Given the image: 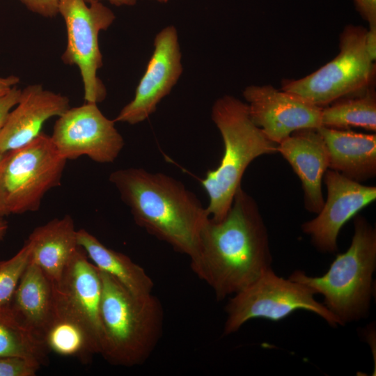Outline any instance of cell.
I'll list each match as a JSON object with an SVG mask.
<instances>
[{
    "label": "cell",
    "instance_id": "cell-34",
    "mask_svg": "<svg viewBox=\"0 0 376 376\" xmlns=\"http://www.w3.org/2000/svg\"><path fill=\"white\" fill-rule=\"evenodd\" d=\"M159 3H166L169 0H155Z\"/></svg>",
    "mask_w": 376,
    "mask_h": 376
},
{
    "label": "cell",
    "instance_id": "cell-29",
    "mask_svg": "<svg viewBox=\"0 0 376 376\" xmlns=\"http://www.w3.org/2000/svg\"><path fill=\"white\" fill-rule=\"evenodd\" d=\"M366 47L370 58L375 61L376 59V27L367 29L366 36Z\"/></svg>",
    "mask_w": 376,
    "mask_h": 376
},
{
    "label": "cell",
    "instance_id": "cell-11",
    "mask_svg": "<svg viewBox=\"0 0 376 376\" xmlns=\"http://www.w3.org/2000/svg\"><path fill=\"white\" fill-rule=\"evenodd\" d=\"M153 46L134 98L120 111L115 122L136 125L145 121L179 80L183 67L176 28L169 25L159 31L155 37Z\"/></svg>",
    "mask_w": 376,
    "mask_h": 376
},
{
    "label": "cell",
    "instance_id": "cell-18",
    "mask_svg": "<svg viewBox=\"0 0 376 376\" xmlns=\"http://www.w3.org/2000/svg\"><path fill=\"white\" fill-rule=\"evenodd\" d=\"M26 241L30 261L38 265L53 283H58L79 249L77 230L71 216L56 218L36 227Z\"/></svg>",
    "mask_w": 376,
    "mask_h": 376
},
{
    "label": "cell",
    "instance_id": "cell-9",
    "mask_svg": "<svg viewBox=\"0 0 376 376\" xmlns=\"http://www.w3.org/2000/svg\"><path fill=\"white\" fill-rule=\"evenodd\" d=\"M60 14L65 24L67 44L61 60L76 65L80 72L85 102L98 104L107 96V89L97 76L103 65L99 36L114 22L113 12L100 1L60 0Z\"/></svg>",
    "mask_w": 376,
    "mask_h": 376
},
{
    "label": "cell",
    "instance_id": "cell-27",
    "mask_svg": "<svg viewBox=\"0 0 376 376\" xmlns=\"http://www.w3.org/2000/svg\"><path fill=\"white\" fill-rule=\"evenodd\" d=\"M22 90L17 86L13 87L8 93L0 97V130L3 125L6 119L12 110L17 104Z\"/></svg>",
    "mask_w": 376,
    "mask_h": 376
},
{
    "label": "cell",
    "instance_id": "cell-5",
    "mask_svg": "<svg viewBox=\"0 0 376 376\" xmlns=\"http://www.w3.org/2000/svg\"><path fill=\"white\" fill-rule=\"evenodd\" d=\"M354 230L350 246L336 256L324 274L310 276L297 270L289 276L305 285L314 295H321L323 304L342 326L367 317L374 290L375 228L365 217L356 214Z\"/></svg>",
    "mask_w": 376,
    "mask_h": 376
},
{
    "label": "cell",
    "instance_id": "cell-12",
    "mask_svg": "<svg viewBox=\"0 0 376 376\" xmlns=\"http://www.w3.org/2000/svg\"><path fill=\"white\" fill-rule=\"evenodd\" d=\"M242 95L253 122L276 144L295 131L322 126V109L271 85L246 86Z\"/></svg>",
    "mask_w": 376,
    "mask_h": 376
},
{
    "label": "cell",
    "instance_id": "cell-23",
    "mask_svg": "<svg viewBox=\"0 0 376 376\" xmlns=\"http://www.w3.org/2000/svg\"><path fill=\"white\" fill-rule=\"evenodd\" d=\"M43 342L22 325L8 305L0 306V357H19L40 366L48 363Z\"/></svg>",
    "mask_w": 376,
    "mask_h": 376
},
{
    "label": "cell",
    "instance_id": "cell-33",
    "mask_svg": "<svg viewBox=\"0 0 376 376\" xmlns=\"http://www.w3.org/2000/svg\"><path fill=\"white\" fill-rule=\"evenodd\" d=\"M3 155H1L0 154V160L1 159V157H2ZM5 215V213H4V211H3V207H2V204H1V198H0V217H3Z\"/></svg>",
    "mask_w": 376,
    "mask_h": 376
},
{
    "label": "cell",
    "instance_id": "cell-16",
    "mask_svg": "<svg viewBox=\"0 0 376 376\" xmlns=\"http://www.w3.org/2000/svg\"><path fill=\"white\" fill-rule=\"evenodd\" d=\"M277 152L301 180L305 208L318 214L324 203L322 182L329 169V155L323 139L317 130H297L278 144Z\"/></svg>",
    "mask_w": 376,
    "mask_h": 376
},
{
    "label": "cell",
    "instance_id": "cell-4",
    "mask_svg": "<svg viewBox=\"0 0 376 376\" xmlns=\"http://www.w3.org/2000/svg\"><path fill=\"white\" fill-rule=\"evenodd\" d=\"M211 118L221 134L224 150L219 166L207 171L201 183L209 198L206 210L210 219L218 222L229 211L250 163L259 156L277 152L278 144L253 122L246 103L233 96L217 99Z\"/></svg>",
    "mask_w": 376,
    "mask_h": 376
},
{
    "label": "cell",
    "instance_id": "cell-14",
    "mask_svg": "<svg viewBox=\"0 0 376 376\" xmlns=\"http://www.w3.org/2000/svg\"><path fill=\"white\" fill-rule=\"evenodd\" d=\"M53 285L56 300L87 328L100 343L102 351V278L100 269L81 247L74 254L60 281Z\"/></svg>",
    "mask_w": 376,
    "mask_h": 376
},
{
    "label": "cell",
    "instance_id": "cell-20",
    "mask_svg": "<svg viewBox=\"0 0 376 376\" xmlns=\"http://www.w3.org/2000/svg\"><path fill=\"white\" fill-rule=\"evenodd\" d=\"M77 242L100 270L113 277L130 294L143 297L152 293V279L127 256L107 247L85 229L77 230Z\"/></svg>",
    "mask_w": 376,
    "mask_h": 376
},
{
    "label": "cell",
    "instance_id": "cell-2",
    "mask_svg": "<svg viewBox=\"0 0 376 376\" xmlns=\"http://www.w3.org/2000/svg\"><path fill=\"white\" fill-rule=\"evenodd\" d=\"M109 182L127 205L135 223L189 258L210 219L198 198L180 180L142 168L113 171Z\"/></svg>",
    "mask_w": 376,
    "mask_h": 376
},
{
    "label": "cell",
    "instance_id": "cell-8",
    "mask_svg": "<svg viewBox=\"0 0 376 376\" xmlns=\"http://www.w3.org/2000/svg\"><path fill=\"white\" fill-rule=\"evenodd\" d=\"M305 285L278 276L267 270L242 290L230 296L226 306V319L223 334L237 331L249 320L262 318L279 321L298 310L320 316L331 327L342 326Z\"/></svg>",
    "mask_w": 376,
    "mask_h": 376
},
{
    "label": "cell",
    "instance_id": "cell-15",
    "mask_svg": "<svg viewBox=\"0 0 376 376\" xmlns=\"http://www.w3.org/2000/svg\"><path fill=\"white\" fill-rule=\"evenodd\" d=\"M70 107L67 96L45 89L40 84L27 86L0 130V154L30 143L42 133L46 121L60 116Z\"/></svg>",
    "mask_w": 376,
    "mask_h": 376
},
{
    "label": "cell",
    "instance_id": "cell-26",
    "mask_svg": "<svg viewBox=\"0 0 376 376\" xmlns=\"http://www.w3.org/2000/svg\"><path fill=\"white\" fill-rule=\"evenodd\" d=\"M29 10L45 17L58 14L60 0H19Z\"/></svg>",
    "mask_w": 376,
    "mask_h": 376
},
{
    "label": "cell",
    "instance_id": "cell-17",
    "mask_svg": "<svg viewBox=\"0 0 376 376\" xmlns=\"http://www.w3.org/2000/svg\"><path fill=\"white\" fill-rule=\"evenodd\" d=\"M329 155V169L357 182L376 175V134L340 130L321 126L317 129Z\"/></svg>",
    "mask_w": 376,
    "mask_h": 376
},
{
    "label": "cell",
    "instance_id": "cell-30",
    "mask_svg": "<svg viewBox=\"0 0 376 376\" xmlns=\"http://www.w3.org/2000/svg\"><path fill=\"white\" fill-rule=\"evenodd\" d=\"M19 82V78L17 76H0V97L8 93L13 87L17 86Z\"/></svg>",
    "mask_w": 376,
    "mask_h": 376
},
{
    "label": "cell",
    "instance_id": "cell-24",
    "mask_svg": "<svg viewBox=\"0 0 376 376\" xmlns=\"http://www.w3.org/2000/svg\"><path fill=\"white\" fill-rule=\"evenodd\" d=\"M31 248L26 240L11 258L0 260V306L8 305L19 279L30 261Z\"/></svg>",
    "mask_w": 376,
    "mask_h": 376
},
{
    "label": "cell",
    "instance_id": "cell-1",
    "mask_svg": "<svg viewBox=\"0 0 376 376\" xmlns=\"http://www.w3.org/2000/svg\"><path fill=\"white\" fill-rule=\"evenodd\" d=\"M190 266L221 301L242 290L272 269L267 228L256 201L240 187L226 217L210 219Z\"/></svg>",
    "mask_w": 376,
    "mask_h": 376
},
{
    "label": "cell",
    "instance_id": "cell-31",
    "mask_svg": "<svg viewBox=\"0 0 376 376\" xmlns=\"http://www.w3.org/2000/svg\"><path fill=\"white\" fill-rule=\"evenodd\" d=\"M88 3L93 1H100L101 0H85ZM109 1L111 4L121 6H133L136 2L137 0H107Z\"/></svg>",
    "mask_w": 376,
    "mask_h": 376
},
{
    "label": "cell",
    "instance_id": "cell-19",
    "mask_svg": "<svg viewBox=\"0 0 376 376\" xmlns=\"http://www.w3.org/2000/svg\"><path fill=\"white\" fill-rule=\"evenodd\" d=\"M8 306L19 322L42 341L54 313L53 283L29 261Z\"/></svg>",
    "mask_w": 376,
    "mask_h": 376
},
{
    "label": "cell",
    "instance_id": "cell-32",
    "mask_svg": "<svg viewBox=\"0 0 376 376\" xmlns=\"http://www.w3.org/2000/svg\"><path fill=\"white\" fill-rule=\"evenodd\" d=\"M8 229V222L3 219V217H0V240H1L6 235Z\"/></svg>",
    "mask_w": 376,
    "mask_h": 376
},
{
    "label": "cell",
    "instance_id": "cell-13",
    "mask_svg": "<svg viewBox=\"0 0 376 376\" xmlns=\"http://www.w3.org/2000/svg\"><path fill=\"white\" fill-rule=\"evenodd\" d=\"M327 197L314 219L301 225L320 252L337 251V238L343 225L376 198V187L366 186L340 173L327 169L323 176Z\"/></svg>",
    "mask_w": 376,
    "mask_h": 376
},
{
    "label": "cell",
    "instance_id": "cell-25",
    "mask_svg": "<svg viewBox=\"0 0 376 376\" xmlns=\"http://www.w3.org/2000/svg\"><path fill=\"white\" fill-rule=\"evenodd\" d=\"M40 366L19 357H0V376H35Z\"/></svg>",
    "mask_w": 376,
    "mask_h": 376
},
{
    "label": "cell",
    "instance_id": "cell-6",
    "mask_svg": "<svg viewBox=\"0 0 376 376\" xmlns=\"http://www.w3.org/2000/svg\"><path fill=\"white\" fill-rule=\"evenodd\" d=\"M66 162L43 132L4 153L0 160V198L5 215L37 211L45 195L60 185Z\"/></svg>",
    "mask_w": 376,
    "mask_h": 376
},
{
    "label": "cell",
    "instance_id": "cell-22",
    "mask_svg": "<svg viewBox=\"0 0 376 376\" xmlns=\"http://www.w3.org/2000/svg\"><path fill=\"white\" fill-rule=\"evenodd\" d=\"M322 126L361 127L376 131V93L373 86L351 98H340L322 109Z\"/></svg>",
    "mask_w": 376,
    "mask_h": 376
},
{
    "label": "cell",
    "instance_id": "cell-21",
    "mask_svg": "<svg viewBox=\"0 0 376 376\" xmlns=\"http://www.w3.org/2000/svg\"><path fill=\"white\" fill-rule=\"evenodd\" d=\"M42 340L49 352L73 357L84 363L88 362L94 354L101 352L95 338L55 297L54 313Z\"/></svg>",
    "mask_w": 376,
    "mask_h": 376
},
{
    "label": "cell",
    "instance_id": "cell-10",
    "mask_svg": "<svg viewBox=\"0 0 376 376\" xmlns=\"http://www.w3.org/2000/svg\"><path fill=\"white\" fill-rule=\"evenodd\" d=\"M115 123L102 113L97 104L85 102L58 116L50 136L66 160L87 156L97 163H112L125 145Z\"/></svg>",
    "mask_w": 376,
    "mask_h": 376
},
{
    "label": "cell",
    "instance_id": "cell-3",
    "mask_svg": "<svg viewBox=\"0 0 376 376\" xmlns=\"http://www.w3.org/2000/svg\"><path fill=\"white\" fill-rule=\"evenodd\" d=\"M100 271L102 283L100 354L115 366L141 365L152 355L162 335L161 301L152 293L134 296L111 275Z\"/></svg>",
    "mask_w": 376,
    "mask_h": 376
},
{
    "label": "cell",
    "instance_id": "cell-28",
    "mask_svg": "<svg viewBox=\"0 0 376 376\" xmlns=\"http://www.w3.org/2000/svg\"><path fill=\"white\" fill-rule=\"evenodd\" d=\"M357 10L368 24L376 27V0H353Z\"/></svg>",
    "mask_w": 376,
    "mask_h": 376
},
{
    "label": "cell",
    "instance_id": "cell-7",
    "mask_svg": "<svg viewBox=\"0 0 376 376\" xmlns=\"http://www.w3.org/2000/svg\"><path fill=\"white\" fill-rule=\"evenodd\" d=\"M367 29L349 24L339 36V52L329 63L298 79H284L281 90L322 107L372 86L375 63L366 47Z\"/></svg>",
    "mask_w": 376,
    "mask_h": 376
}]
</instances>
